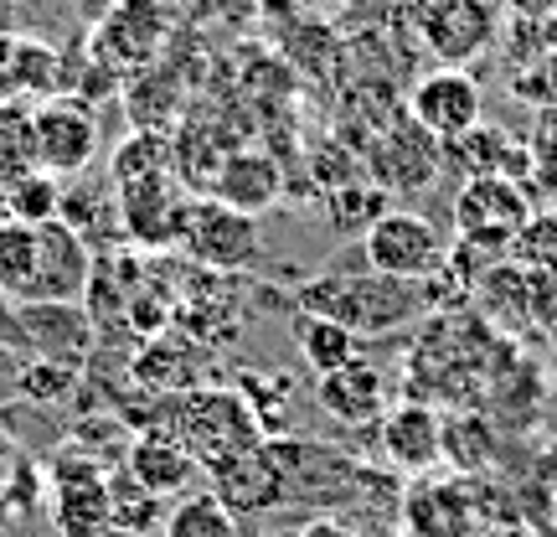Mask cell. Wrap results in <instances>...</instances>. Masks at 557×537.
I'll list each match as a JSON object with an SVG mask.
<instances>
[{"instance_id": "d4e9b609", "label": "cell", "mask_w": 557, "mask_h": 537, "mask_svg": "<svg viewBox=\"0 0 557 537\" xmlns=\"http://www.w3.org/2000/svg\"><path fill=\"white\" fill-rule=\"evenodd\" d=\"M160 537H238V517L212 491H186L181 501L165 507Z\"/></svg>"}, {"instance_id": "e575fe53", "label": "cell", "mask_w": 557, "mask_h": 537, "mask_svg": "<svg viewBox=\"0 0 557 537\" xmlns=\"http://www.w3.org/2000/svg\"><path fill=\"white\" fill-rule=\"evenodd\" d=\"M0 346H21V320H16V305L0 295Z\"/></svg>"}, {"instance_id": "7402d4cb", "label": "cell", "mask_w": 557, "mask_h": 537, "mask_svg": "<svg viewBox=\"0 0 557 537\" xmlns=\"http://www.w3.org/2000/svg\"><path fill=\"white\" fill-rule=\"evenodd\" d=\"M171 171H176V150H171V135H165V130H135V135L114 150V166H109L114 192H120V186H135V181H150V176H171Z\"/></svg>"}, {"instance_id": "8992f818", "label": "cell", "mask_w": 557, "mask_h": 537, "mask_svg": "<svg viewBox=\"0 0 557 537\" xmlns=\"http://www.w3.org/2000/svg\"><path fill=\"white\" fill-rule=\"evenodd\" d=\"M32 135H37V166L47 176H83L99 156V114L78 94H52L32 109Z\"/></svg>"}, {"instance_id": "9a60e30c", "label": "cell", "mask_w": 557, "mask_h": 537, "mask_svg": "<svg viewBox=\"0 0 557 537\" xmlns=\"http://www.w3.org/2000/svg\"><path fill=\"white\" fill-rule=\"evenodd\" d=\"M367 160H372L367 171H372V181H377L382 192L413 197V192H423V186L438 176V166H444V145H438L429 130H418V124L408 120V124H387Z\"/></svg>"}, {"instance_id": "6da1fadb", "label": "cell", "mask_w": 557, "mask_h": 537, "mask_svg": "<svg viewBox=\"0 0 557 537\" xmlns=\"http://www.w3.org/2000/svg\"><path fill=\"white\" fill-rule=\"evenodd\" d=\"M299 310H315V316L341 320L346 331L367 337H393L403 326H413L418 316H429V300H423V279H393V274H320L299 290Z\"/></svg>"}, {"instance_id": "d6a6232c", "label": "cell", "mask_w": 557, "mask_h": 537, "mask_svg": "<svg viewBox=\"0 0 557 537\" xmlns=\"http://www.w3.org/2000/svg\"><path fill=\"white\" fill-rule=\"evenodd\" d=\"M506 11H511L517 21H553L557 0H506Z\"/></svg>"}, {"instance_id": "7a4b0ae2", "label": "cell", "mask_w": 557, "mask_h": 537, "mask_svg": "<svg viewBox=\"0 0 557 537\" xmlns=\"http://www.w3.org/2000/svg\"><path fill=\"white\" fill-rule=\"evenodd\" d=\"M176 408L181 414L171 435L191 450V460L201 471H212V465H222V460H233L269 439L259 414L248 408V399L238 388H186V393H176Z\"/></svg>"}, {"instance_id": "4316f807", "label": "cell", "mask_w": 557, "mask_h": 537, "mask_svg": "<svg viewBox=\"0 0 557 537\" xmlns=\"http://www.w3.org/2000/svg\"><path fill=\"white\" fill-rule=\"evenodd\" d=\"M37 166V135H32V109L21 99H0V186L26 181Z\"/></svg>"}, {"instance_id": "ba28073f", "label": "cell", "mask_w": 557, "mask_h": 537, "mask_svg": "<svg viewBox=\"0 0 557 537\" xmlns=\"http://www.w3.org/2000/svg\"><path fill=\"white\" fill-rule=\"evenodd\" d=\"M47 512L62 537H103L109 533V476L78 450L47 460Z\"/></svg>"}, {"instance_id": "1f68e13d", "label": "cell", "mask_w": 557, "mask_h": 537, "mask_svg": "<svg viewBox=\"0 0 557 537\" xmlns=\"http://www.w3.org/2000/svg\"><path fill=\"white\" fill-rule=\"evenodd\" d=\"M21 471V455H16V439H11V424L0 418V491L11 486V476Z\"/></svg>"}, {"instance_id": "5bb4252c", "label": "cell", "mask_w": 557, "mask_h": 537, "mask_svg": "<svg viewBox=\"0 0 557 537\" xmlns=\"http://www.w3.org/2000/svg\"><path fill=\"white\" fill-rule=\"evenodd\" d=\"M377 444L382 460L403 471V476H423L438 460L449 455V429L429 403H387V414L377 418Z\"/></svg>"}, {"instance_id": "f546056e", "label": "cell", "mask_w": 557, "mask_h": 537, "mask_svg": "<svg viewBox=\"0 0 557 537\" xmlns=\"http://www.w3.org/2000/svg\"><path fill=\"white\" fill-rule=\"evenodd\" d=\"M325 202H331V228L336 233H367L372 222L387 212V192H382L377 181L367 186V181H346V186H336V192H325Z\"/></svg>"}, {"instance_id": "5b68a950", "label": "cell", "mask_w": 557, "mask_h": 537, "mask_svg": "<svg viewBox=\"0 0 557 537\" xmlns=\"http://www.w3.org/2000/svg\"><path fill=\"white\" fill-rule=\"evenodd\" d=\"M361 259L372 274H393V279H429L444 269L449 248H444V233H438L429 218L418 212H398L387 207L367 233H361Z\"/></svg>"}, {"instance_id": "484cf974", "label": "cell", "mask_w": 557, "mask_h": 537, "mask_svg": "<svg viewBox=\"0 0 557 537\" xmlns=\"http://www.w3.org/2000/svg\"><path fill=\"white\" fill-rule=\"evenodd\" d=\"M191 367H197V352H191V346L160 337V341H150V346L139 352L129 373H135V382L139 388H150V393H186V388L197 382Z\"/></svg>"}, {"instance_id": "cb8c5ba5", "label": "cell", "mask_w": 557, "mask_h": 537, "mask_svg": "<svg viewBox=\"0 0 557 537\" xmlns=\"http://www.w3.org/2000/svg\"><path fill=\"white\" fill-rule=\"evenodd\" d=\"M37 279V228L5 218L0 222V295L11 305H26Z\"/></svg>"}, {"instance_id": "83f0119b", "label": "cell", "mask_w": 557, "mask_h": 537, "mask_svg": "<svg viewBox=\"0 0 557 537\" xmlns=\"http://www.w3.org/2000/svg\"><path fill=\"white\" fill-rule=\"evenodd\" d=\"M511 264H521L532 279L557 290V212H532V222L511 243Z\"/></svg>"}, {"instance_id": "7c38bea8", "label": "cell", "mask_w": 557, "mask_h": 537, "mask_svg": "<svg viewBox=\"0 0 557 537\" xmlns=\"http://www.w3.org/2000/svg\"><path fill=\"white\" fill-rule=\"evenodd\" d=\"M191 192L176 186V176H150L135 186H120V218L124 233L139 248H176L186 239V218H191Z\"/></svg>"}, {"instance_id": "277c9868", "label": "cell", "mask_w": 557, "mask_h": 537, "mask_svg": "<svg viewBox=\"0 0 557 537\" xmlns=\"http://www.w3.org/2000/svg\"><path fill=\"white\" fill-rule=\"evenodd\" d=\"M506 16V0H418L413 32L444 68H465L480 52H491Z\"/></svg>"}, {"instance_id": "4fadbf2b", "label": "cell", "mask_w": 557, "mask_h": 537, "mask_svg": "<svg viewBox=\"0 0 557 537\" xmlns=\"http://www.w3.org/2000/svg\"><path fill=\"white\" fill-rule=\"evenodd\" d=\"M88 274H94V248H88V239H83L78 228H67L62 218L41 222L37 228V279H32L26 305H41V300L83 305Z\"/></svg>"}, {"instance_id": "4dcf8cb0", "label": "cell", "mask_w": 557, "mask_h": 537, "mask_svg": "<svg viewBox=\"0 0 557 537\" xmlns=\"http://www.w3.org/2000/svg\"><path fill=\"white\" fill-rule=\"evenodd\" d=\"M5 207H11V218H16V222L41 228V222L62 218V181L47 176V171H32L26 181L5 186Z\"/></svg>"}, {"instance_id": "9c48e42d", "label": "cell", "mask_w": 557, "mask_h": 537, "mask_svg": "<svg viewBox=\"0 0 557 537\" xmlns=\"http://www.w3.org/2000/svg\"><path fill=\"white\" fill-rule=\"evenodd\" d=\"M171 32V16L160 0H114L99 16V37H94V58L114 73H145L160 41Z\"/></svg>"}, {"instance_id": "2e32d148", "label": "cell", "mask_w": 557, "mask_h": 537, "mask_svg": "<svg viewBox=\"0 0 557 537\" xmlns=\"http://www.w3.org/2000/svg\"><path fill=\"white\" fill-rule=\"evenodd\" d=\"M16 320H21V346H32L37 357L83 367L88 352H94V316L83 305H67V300L16 305Z\"/></svg>"}, {"instance_id": "d6986e66", "label": "cell", "mask_w": 557, "mask_h": 537, "mask_svg": "<svg viewBox=\"0 0 557 537\" xmlns=\"http://www.w3.org/2000/svg\"><path fill=\"white\" fill-rule=\"evenodd\" d=\"M124 471H129L145 491H156V497L165 501V497H186L201 465L191 460V450H186L176 435L150 429V435H139L135 444L124 450Z\"/></svg>"}, {"instance_id": "f1b7e54d", "label": "cell", "mask_w": 557, "mask_h": 537, "mask_svg": "<svg viewBox=\"0 0 557 537\" xmlns=\"http://www.w3.org/2000/svg\"><path fill=\"white\" fill-rule=\"evenodd\" d=\"M78 373H83V367H67V362H52V357L26 362V367L16 373V399L32 403V408L67 403L73 393H78Z\"/></svg>"}, {"instance_id": "d590c367", "label": "cell", "mask_w": 557, "mask_h": 537, "mask_svg": "<svg viewBox=\"0 0 557 537\" xmlns=\"http://www.w3.org/2000/svg\"><path fill=\"white\" fill-rule=\"evenodd\" d=\"M11 218V207H5V186H0V222Z\"/></svg>"}, {"instance_id": "ffe728a7", "label": "cell", "mask_w": 557, "mask_h": 537, "mask_svg": "<svg viewBox=\"0 0 557 537\" xmlns=\"http://www.w3.org/2000/svg\"><path fill=\"white\" fill-rule=\"evenodd\" d=\"M62 88V62L52 41L21 37V32H0V99H26V94H58Z\"/></svg>"}, {"instance_id": "836d02e7", "label": "cell", "mask_w": 557, "mask_h": 537, "mask_svg": "<svg viewBox=\"0 0 557 537\" xmlns=\"http://www.w3.org/2000/svg\"><path fill=\"white\" fill-rule=\"evenodd\" d=\"M295 537H361L357 527H346L341 517H315V522H305Z\"/></svg>"}, {"instance_id": "8fae6325", "label": "cell", "mask_w": 557, "mask_h": 537, "mask_svg": "<svg viewBox=\"0 0 557 537\" xmlns=\"http://www.w3.org/2000/svg\"><path fill=\"white\" fill-rule=\"evenodd\" d=\"M207 480H212L207 491H212L233 517H259V512H274V507L289 501V480H284V465H278L269 439L233 460H222V465H212Z\"/></svg>"}, {"instance_id": "e0dca14e", "label": "cell", "mask_w": 557, "mask_h": 537, "mask_svg": "<svg viewBox=\"0 0 557 537\" xmlns=\"http://www.w3.org/2000/svg\"><path fill=\"white\" fill-rule=\"evenodd\" d=\"M201 197H218L227 207L248 212V218H263L284 197V171H278V160L269 150H227Z\"/></svg>"}, {"instance_id": "ac0fdd59", "label": "cell", "mask_w": 557, "mask_h": 537, "mask_svg": "<svg viewBox=\"0 0 557 537\" xmlns=\"http://www.w3.org/2000/svg\"><path fill=\"white\" fill-rule=\"evenodd\" d=\"M315 403L336 418V424H351V429L377 424V418L387 414V378H382V367L357 357V362H346V367H336V373H320Z\"/></svg>"}, {"instance_id": "52a82bcc", "label": "cell", "mask_w": 557, "mask_h": 537, "mask_svg": "<svg viewBox=\"0 0 557 537\" xmlns=\"http://www.w3.org/2000/svg\"><path fill=\"white\" fill-rule=\"evenodd\" d=\"M181 248H186L201 269H212V274H238L248 264H259L263 228H259V218H248V212L227 207V202L197 197L191 202V218H186Z\"/></svg>"}, {"instance_id": "3957f363", "label": "cell", "mask_w": 557, "mask_h": 537, "mask_svg": "<svg viewBox=\"0 0 557 537\" xmlns=\"http://www.w3.org/2000/svg\"><path fill=\"white\" fill-rule=\"evenodd\" d=\"M532 192L517 176H470L455 197V233L465 248H491V254H511L517 233L532 222Z\"/></svg>"}, {"instance_id": "603a6c76", "label": "cell", "mask_w": 557, "mask_h": 537, "mask_svg": "<svg viewBox=\"0 0 557 537\" xmlns=\"http://www.w3.org/2000/svg\"><path fill=\"white\" fill-rule=\"evenodd\" d=\"M165 522V501L156 491H145L129 471L109 476V533L120 537H145Z\"/></svg>"}, {"instance_id": "30bf717a", "label": "cell", "mask_w": 557, "mask_h": 537, "mask_svg": "<svg viewBox=\"0 0 557 537\" xmlns=\"http://www.w3.org/2000/svg\"><path fill=\"white\" fill-rule=\"evenodd\" d=\"M408 120L438 145H455L480 124V83L465 68H434L408 88Z\"/></svg>"}, {"instance_id": "44dd1931", "label": "cell", "mask_w": 557, "mask_h": 537, "mask_svg": "<svg viewBox=\"0 0 557 537\" xmlns=\"http://www.w3.org/2000/svg\"><path fill=\"white\" fill-rule=\"evenodd\" d=\"M289 337H295L299 357H305V367L310 373H336V367H346V362L361 357V337L357 331H346L341 320L331 316H315V310H299L295 326H289Z\"/></svg>"}]
</instances>
